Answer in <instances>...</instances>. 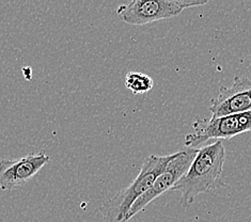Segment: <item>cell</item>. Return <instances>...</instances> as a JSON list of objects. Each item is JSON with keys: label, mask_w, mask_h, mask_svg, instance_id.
Returning a JSON list of instances; mask_svg holds the SVG:
<instances>
[{"label": "cell", "mask_w": 251, "mask_h": 222, "mask_svg": "<svg viewBox=\"0 0 251 222\" xmlns=\"http://www.w3.org/2000/svg\"><path fill=\"white\" fill-rule=\"evenodd\" d=\"M210 111L212 118L251 112L250 78L237 76L231 87H220L218 97L212 100Z\"/></svg>", "instance_id": "obj_7"}, {"label": "cell", "mask_w": 251, "mask_h": 222, "mask_svg": "<svg viewBox=\"0 0 251 222\" xmlns=\"http://www.w3.org/2000/svg\"><path fill=\"white\" fill-rule=\"evenodd\" d=\"M207 1L194 0H133L117 9L120 20L131 26H143L175 17L188 8L200 7Z\"/></svg>", "instance_id": "obj_3"}, {"label": "cell", "mask_w": 251, "mask_h": 222, "mask_svg": "<svg viewBox=\"0 0 251 222\" xmlns=\"http://www.w3.org/2000/svg\"><path fill=\"white\" fill-rule=\"evenodd\" d=\"M50 157L44 152L29 154L19 159L0 160V190L19 187L37 175Z\"/></svg>", "instance_id": "obj_6"}, {"label": "cell", "mask_w": 251, "mask_h": 222, "mask_svg": "<svg viewBox=\"0 0 251 222\" xmlns=\"http://www.w3.org/2000/svg\"><path fill=\"white\" fill-rule=\"evenodd\" d=\"M193 127L194 133L186 135L184 139L186 148H198L211 139H231L251 130V112L200 119Z\"/></svg>", "instance_id": "obj_4"}, {"label": "cell", "mask_w": 251, "mask_h": 222, "mask_svg": "<svg viewBox=\"0 0 251 222\" xmlns=\"http://www.w3.org/2000/svg\"><path fill=\"white\" fill-rule=\"evenodd\" d=\"M225 161L226 148L221 140L198 148L188 170L171 189L181 193V205L188 207L199 195L226 186L223 178Z\"/></svg>", "instance_id": "obj_1"}, {"label": "cell", "mask_w": 251, "mask_h": 222, "mask_svg": "<svg viewBox=\"0 0 251 222\" xmlns=\"http://www.w3.org/2000/svg\"><path fill=\"white\" fill-rule=\"evenodd\" d=\"M125 87L134 94H145L154 87L152 78L140 72H129L125 76Z\"/></svg>", "instance_id": "obj_8"}, {"label": "cell", "mask_w": 251, "mask_h": 222, "mask_svg": "<svg viewBox=\"0 0 251 222\" xmlns=\"http://www.w3.org/2000/svg\"><path fill=\"white\" fill-rule=\"evenodd\" d=\"M176 156L175 154L156 156L151 155L142 164L138 175L126 188L119 191L100 206L103 222H127L126 217L131 206L151 186Z\"/></svg>", "instance_id": "obj_2"}, {"label": "cell", "mask_w": 251, "mask_h": 222, "mask_svg": "<svg viewBox=\"0 0 251 222\" xmlns=\"http://www.w3.org/2000/svg\"><path fill=\"white\" fill-rule=\"evenodd\" d=\"M197 152H198V148H185L183 151L176 153V156L168 164V166L166 167V169L155 179L151 188L142 197H140L135 202L134 205L131 206L126 217L127 222L134 216L142 212L156 197L165 194L166 191L172 189L173 186L177 183L178 179L188 170V168L196 157Z\"/></svg>", "instance_id": "obj_5"}]
</instances>
